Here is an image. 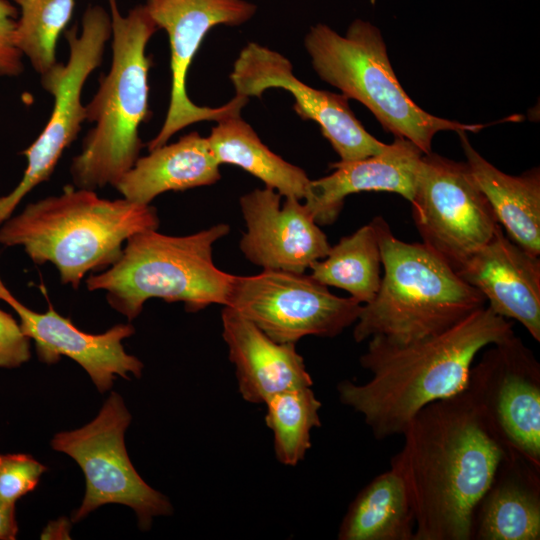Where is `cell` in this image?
<instances>
[{"mask_svg": "<svg viewBox=\"0 0 540 540\" xmlns=\"http://www.w3.org/2000/svg\"><path fill=\"white\" fill-rule=\"evenodd\" d=\"M221 319L222 337L245 401L265 404L277 393L312 386V378L294 343L274 341L230 306L223 307Z\"/></svg>", "mask_w": 540, "mask_h": 540, "instance_id": "d6986e66", "label": "cell"}, {"mask_svg": "<svg viewBox=\"0 0 540 540\" xmlns=\"http://www.w3.org/2000/svg\"><path fill=\"white\" fill-rule=\"evenodd\" d=\"M391 465L404 476L415 511L414 540H471L474 509L503 450L466 389L423 407L405 429Z\"/></svg>", "mask_w": 540, "mask_h": 540, "instance_id": "6da1fadb", "label": "cell"}, {"mask_svg": "<svg viewBox=\"0 0 540 540\" xmlns=\"http://www.w3.org/2000/svg\"><path fill=\"white\" fill-rule=\"evenodd\" d=\"M472 539H540V468L520 456L503 453L474 509Z\"/></svg>", "mask_w": 540, "mask_h": 540, "instance_id": "ffe728a7", "label": "cell"}, {"mask_svg": "<svg viewBox=\"0 0 540 540\" xmlns=\"http://www.w3.org/2000/svg\"><path fill=\"white\" fill-rule=\"evenodd\" d=\"M112 27V63L91 101L86 120L95 126L70 166L77 188L114 186L139 158V127L149 116L146 46L158 27L144 4L122 16L117 0H108Z\"/></svg>", "mask_w": 540, "mask_h": 540, "instance_id": "5b68a950", "label": "cell"}, {"mask_svg": "<svg viewBox=\"0 0 540 540\" xmlns=\"http://www.w3.org/2000/svg\"><path fill=\"white\" fill-rule=\"evenodd\" d=\"M497 315L518 321L540 342V259L504 236L493 237L456 271Z\"/></svg>", "mask_w": 540, "mask_h": 540, "instance_id": "e0dca14e", "label": "cell"}, {"mask_svg": "<svg viewBox=\"0 0 540 540\" xmlns=\"http://www.w3.org/2000/svg\"><path fill=\"white\" fill-rule=\"evenodd\" d=\"M8 288L5 286V284L3 283L1 277H0V300H2V297L5 293V291L7 290Z\"/></svg>", "mask_w": 540, "mask_h": 540, "instance_id": "1f68e13d", "label": "cell"}, {"mask_svg": "<svg viewBox=\"0 0 540 540\" xmlns=\"http://www.w3.org/2000/svg\"><path fill=\"white\" fill-rule=\"evenodd\" d=\"M305 48L318 76L348 99L362 103L382 128L415 144L424 154L440 131L478 132L484 125L437 117L419 107L405 92L389 61L380 30L355 19L344 36L325 24L310 27Z\"/></svg>", "mask_w": 540, "mask_h": 540, "instance_id": "52a82bcc", "label": "cell"}, {"mask_svg": "<svg viewBox=\"0 0 540 540\" xmlns=\"http://www.w3.org/2000/svg\"><path fill=\"white\" fill-rule=\"evenodd\" d=\"M230 80L236 95L261 98L268 88L290 92L293 109L303 120L316 122L322 135L340 157L349 162L381 153L387 144L373 137L355 117L348 98L341 94L318 90L300 81L291 62L282 54L255 42L239 53Z\"/></svg>", "mask_w": 540, "mask_h": 540, "instance_id": "5bb4252c", "label": "cell"}, {"mask_svg": "<svg viewBox=\"0 0 540 540\" xmlns=\"http://www.w3.org/2000/svg\"><path fill=\"white\" fill-rule=\"evenodd\" d=\"M381 265L376 231L370 222L342 237L309 269L310 275L321 284L343 289L359 303L367 304L379 290Z\"/></svg>", "mask_w": 540, "mask_h": 540, "instance_id": "d4e9b609", "label": "cell"}, {"mask_svg": "<svg viewBox=\"0 0 540 540\" xmlns=\"http://www.w3.org/2000/svg\"><path fill=\"white\" fill-rule=\"evenodd\" d=\"M225 223L191 235L170 236L157 229L127 239L111 266L86 280L89 291L103 290L109 305L134 320L148 299L183 302L189 312L228 304L234 276L215 266L212 251L226 236Z\"/></svg>", "mask_w": 540, "mask_h": 540, "instance_id": "8992f818", "label": "cell"}, {"mask_svg": "<svg viewBox=\"0 0 540 540\" xmlns=\"http://www.w3.org/2000/svg\"><path fill=\"white\" fill-rule=\"evenodd\" d=\"M466 163L509 239L534 256L540 255V170L506 174L480 155L465 131L457 132Z\"/></svg>", "mask_w": 540, "mask_h": 540, "instance_id": "7402d4cb", "label": "cell"}, {"mask_svg": "<svg viewBox=\"0 0 540 540\" xmlns=\"http://www.w3.org/2000/svg\"><path fill=\"white\" fill-rule=\"evenodd\" d=\"M219 166L207 137L194 131L139 157L113 187L123 198L149 205L164 192L216 183Z\"/></svg>", "mask_w": 540, "mask_h": 540, "instance_id": "44dd1931", "label": "cell"}, {"mask_svg": "<svg viewBox=\"0 0 540 540\" xmlns=\"http://www.w3.org/2000/svg\"><path fill=\"white\" fill-rule=\"evenodd\" d=\"M207 139L219 164L244 169L281 196L305 198L310 183L306 172L272 152L240 115L218 121Z\"/></svg>", "mask_w": 540, "mask_h": 540, "instance_id": "cb8c5ba5", "label": "cell"}, {"mask_svg": "<svg viewBox=\"0 0 540 540\" xmlns=\"http://www.w3.org/2000/svg\"><path fill=\"white\" fill-rule=\"evenodd\" d=\"M111 34L110 13L99 5L86 9L80 33L77 26L65 32L69 46L67 63H57L41 75L43 88L54 99L51 116L37 139L22 152L27 165L21 181L10 193L0 196V225L34 187L49 180L64 150L77 138L86 120L82 88L101 64Z\"/></svg>", "mask_w": 540, "mask_h": 540, "instance_id": "ba28073f", "label": "cell"}, {"mask_svg": "<svg viewBox=\"0 0 540 540\" xmlns=\"http://www.w3.org/2000/svg\"><path fill=\"white\" fill-rule=\"evenodd\" d=\"M272 188L243 195L240 208L246 225L239 247L245 258L265 270L305 273L331 247L327 236L301 200Z\"/></svg>", "mask_w": 540, "mask_h": 540, "instance_id": "9a60e30c", "label": "cell"}, {"mask_svg": "<svg viewBox=\"0 0 540 540\" xmlns=\"http://www.w3.org/2000/svg\"><path fill=\"white\" fill-rule=\"evenodd\" d=\"M47 468L27 454H0V500L15 504L33 491Z\"/></svg>", "mask_w": 540, "mask_h": 540, "instance_id": "83f0119b", "label": "cell"}, {"mask_svg": "<svg viewBox=\"0 0 540 540\" xmlns=\"http://www.w3.org/2000/svg\"><path fill=\"white\" fill-rule=\"evenodd\" d=\"M373 224L384 275L376 296L362 305L353 330L360 343L373 336L398 345L436 335L485 307V297L423 243H407L386 220Z\"/></svg>", "mask_w": 540, "mask_h": 540, "instance_id": "277c9868", "label": "cell"}, {"mask_svg": "<svg viewBox=\"0 0 540 540\" xmlns=\"http://www.w3.org/2000/svg\"><path fill=\"white\" fill-rule=\"evenodd\" d=\"M412 216L422 243L455 271L500 226L466 162L423 154Z\"/></svg>", "mask_w": 540, "mask_h": 540, "instance_id": "8fae6325", "label": "cell"}, {"mask_svg": "<svg viewBox=\"0 0 540 540\" xmlns=\"http://www.w3.org/2000/svg\"><path fill=\"white\" fill-rule=\"evenodd\" d=\"M158 226L150 204L104 199L94 190L66 186L4 221L0 244L21 246L35 264H53L61 283L77 289L85 275L116 262L129 237Z\"/></svg>", "mask_w": 540, "mask_h": 540, "instance_id": "3957f363", "label": "cell"}, {"mask_svg": "<svg viewBox=\"0 0 540 540\" xmlns=\"http://www.w3.org/2000/svg\"><path fill=\"white\" fill-rule=\"evenodd\" d=\"M465 389L503 453L540 468V364L522 339L490 345Z\"/></svg>", "mask_w": 540, "mask_h": 540, "instance_id": "30bf717a", "label": "cell"}, {"mask_svg": "<svg viewBox=\"0 0 540 540\" xmlns=\"http://www.w3.org/2000/svg\"><path fill=\"white\" fill-rule=\"evenodd\" d=\"M415 511L410 490L395 467L372 479L342 519L340 540H414Z\"/></svg>", "mask_w": 540, "mask_h": 540, "instance_id": "603a6c76", "label": "cell"}, {"mask_svg": "<svg viewBox=\"0 0 540 540\" xmlns=\"http://www.w3.org/2000/svg\"><path fill=\"white\" fill-rule=\"evenodd\" d=\"M30 358V338L9 313L0 309V367L16 368Z\"/></svg>", "mask_w": 540, "mask_h": 540, "instance_id": "f546056e", "label": "cell"}, {"mask_svg": "<svg viewBox=\"0 0 540 540\" xmlns=\"http://www.w3.org/2000/svg\"><path fill=\"white\" fill-rule=\"evenodd\" d=\"M2 300L17 313L21 330L34 341L42 362L52 364L61 356L74 360L88 373L101 393L112 387L116 376L129 379L131 373L141 377L143 363L128 354L122 345V341L135 332L131 324H117L104 333L90 334L58 314L51 304L45 313L35 312L17 300L8 289Z\"/></svg>", "mask_w": 540, "mask_h": 540, "instance_id": "2e32d148", "label": "cell"}, {"mask_svg": "<svg viewBox=\"0 0 540 540\" xmlns=\"http://www.w3.org/2000/svg\"><path fill=\"white\" fill-rule=\"evenodd\" d=\"M18 5H20L21 3H23L25 0H14Z\"/></svg>", "mask_w": 540, "mask_h": 540, "instance_id": "d6a6232c", "label": "cell"}, {"mask_svg": "<svg viewBox=\"0 0 540 540\" xmlns=\"http://www.w3.org/2000/svg\"><path fill=\"white\" fill-rule=\"evenodd\" d=\"M279 343L335 337L355 323L362 305L339 297L311 275L265 270L234 276L228 304Z\"/></svg>", "mask_w": 540, "mask_h": 540, "instance_id": "7c38bea8", "label": "cell"}, {"mask_svg": "<svg viewBox=\"0 0 540 540\" xmlns=\"http://www.w3.org/2000/svg\"><path fill=\"white\" fill-rule=\"evenodd\" d=\"M265 404V421L273 431L277 460L297 465L311 448L312 429L321 426V402L311 386H303L277 393Z\"/></svg>", "mask_w": 540, "mask_h": 540, "instance_id": "484cf974", "label": "cell"}, {"mask_svg": "<svg viewBox=\"0 0 540 540\" xmlns=\"http://www.w3.org/2000/svg\"><path fill=\"white\" fill-rule=\"evenodd\" d=\"M423 152L411 141L395 138L379 154L364 159L332 163L334 172L310 180L304 204L318 225L333 223L348 195L381 191L412 201Z\"/></svg>", "mask_w": 540, "mask_h": 540, "instance_id": "ac0fdd59", "label": "cell"}, {"mask_svg": "<svg viewBox=\"0 0 540 540\" xmlns=\"http://www.w3.org/2000/svg\"><path fill=\"white\" fill-rule=\"evenodd\" d=\"M144 6L156 26L166 31L170 43L171 93L165 121L148 143L154 150L183 128L200 121H220L240 115L249 98L235 97L221 107H202L187 95L186 76L202 40L216 25L239 26L256 13L245 0H146Z\"/></svg>", "mask_w": 540, "mask_h": 540, "instance_id": "4fadbf2b", "label": "cell"}, {"mask_svg": "<svg viewBox=\"0 0 540 540\" xmlns=\"http://www.w3.org/2000/svg\"><path fill=\"white\" fill-rule=\"evenodd\" d=\"M17 532L15 504L0 500V540H13Z\"/></svg>", "mask_w": 540, "mask_h": 540, "instance_id": "4dcf8cb0", "label": "cell"}, {"mask_svg": "<svg viewBox=\"0 0 540 540\" xmlns=\"http://www.w3.org/2000/svg\"><path fill=\"white\" fill-rule=\"evenodd\" d=\"M17 8L0 0V76H18L23 71L22 53L15 45Z\"/></svg>", "mask_w": 540, "mask_h": 540, "instance_id": "f1b7e54d", "label": "cell"}, {"mask_svg": "<svg viewBox=\"0 0 540 540\" xmlns=\"http://www.w3.org/2000/svg\"><path fill=\"white\" fill-rule=\"evenodd\" d=\"M512 335L513 323L485 306L445 331L409 344L373 336L360 357L371 378L362 384L340 382L339 399L363 416L376 439L402 435L423 407L466 388L483 348Z\"/></svg>", "mask_w": 540, "mask_h": 540, "instance_id": "7a4b0ae2", "label": "cell"}, {"mask_svg": "<svg viewBox=\"0 0 540 540\" xmlns=\"http://www.w3.org/2000/svg\"><path fill=\"white\" fill-rule=\"evenodd\" d=\"M130 422L123 399L112 392L94 420L53 437L52 448L73 458L86 480L84 499L73 521L115 503L133 509L139 527L147 530L155 516L172 513L169 500L140 477L129 459L124 435Z\"/></svg>", "mask_w": 540, "mask_h": 540, "instance_id": "9c48e42d", "label": "cell"}, {"mask_svg": "<svg viewBox=\"0 0 540 540\" xmlns=\"http://www.w3.org/2000/svg\"><path fill=\"white\" fill-rule=\"evenodd\" d=\"M75 0H25L15 29V45L40 74L56 61V44L71 19Z\"/></svg>", "mask_w": 540, "mask_h": 540, "instance_id": "4316f807", "label": "cell"}]
</instances>
